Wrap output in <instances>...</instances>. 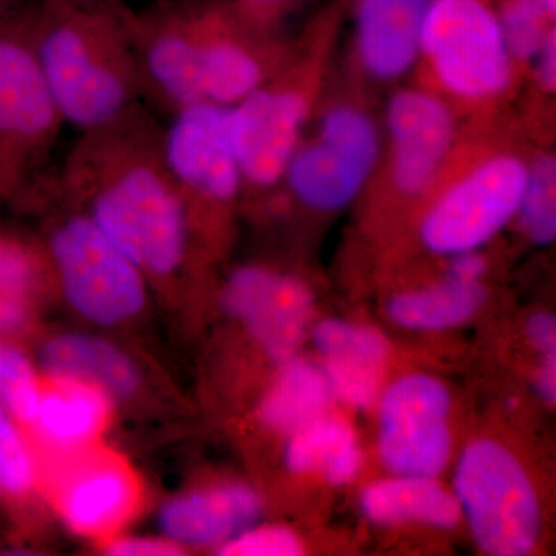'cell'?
Segmentation results:
<instances>
[{
	"mask_svg": "<svg viewBox=\"0 0 556 556\" xmlns=\"http://www.w3.org/2000/svg\"><path fill=\"white\" fill-rule=\"evenodd\" d=\"M420 54L457 98L500 97L514 78V56L493 0H430Z\"/></svg>",
	"mask_w": 556,
	"mask_h": 556,
	"instance_id": "obj_5",
	"label": "cell"
},
{
	"mask_svg": "<svg viewBox=\"0 0 556 556\" xmlns=\"http://www.w3.org/2000/svg\"><path fill=\"white\" fill-rule=\"evenodd\" d=\"M371 170L342 149L317 139L295 150L285 178L299 200L320 211L345 206L364 188Z\"/></svg>",
	"mask_w": 556,
	"mask_h": 556,
	"instance_id": "obj_19",
	"label": "cell"
},
{
	"mask_svg": "<svg viewBox=\"0 0 556 556\" xmlns=\"http://www.w3.org/2000/svg\"><path fill=\"white\" fill-rule=\"evenodd\" d=\"M484 299L479 281L448 276L434 287L397 295L388 305V313L405 328L445 329L467 321L481 308Z\"/></svg>",
	"mask_w": 556,
	"mask_h": 556,
	"instance_id": "obj_24",
	"label": "cell"
},
{
	"mask_svg": "<svg viewBox=\"0 0 556 556\" xmlns=\"http://www.w3.org/2000/svg\"><path fill=\"white\" fill-rule=\"evenodd\" d=\"M529 166L514 155L485 160L442 193L422 223L437 254L477 251L518 214Z\"/></svg>",
	"mask_w": 556,
	"mask_h": 556,
	"instance_id": "obj_7",
	"label": "cell"
},
{
	"mask_svg": "<svg viewBox=\"0 0 556 556\" xmlns=\"http://www.w3.org/2000/svg\"><path fill=\"white\" fill-rule=\"evenodd\" d=\"M50 2H64V3H91V0H50Z\"/></svg>",
	"mask_w": 556,
	"mask_h": 556,
	"instance_id": "obj_38",
	"label": "cell"
},
{
	"mask_svg": "<svg viewBox=\"0 0 556 556\" xmlns=\"http://www.w3.org/2000/svg\"><path fill=\"white\" fill-rule=\"evenodd\" d=\"M527 236L538 244H548L556 236V163L541 156L529 167L518 214Z\"/></svg>",
	"mask_w": 556,
	"mask_h": 556,
	"instance_id": "obj_29",
	"label": "cell"
},
{
	"mask_svg": "<svg viewBox=\"0 0 556 556\" xmlns=\"http://www.w3.org/2000/svg\"><path fill=\"white\" fill-rule=\"evenodd\" d=\"M50 254L62 294L91 324L116 327L144 308V274L89 215L62 222L51 233Z\"/></svg>",
	"mask_w": 556,
	"mask_h": 556,
	"instance_id": "obj_6",
	"label": "cell"
},
{
	"mask_svg": "<svg viewBox=\"0 0 556 556\" xmlns=\"http://www.w3.org/2000/svg\"><path fill=\"white\" fill-rule=\"evenodd\" d=\"M318 139L342 149L368 170L375 169L378 163V129L361 110L348 105L329 110L321 119Z\"/></svg>",
	"mask_w": 556,
	"mask_h": 556,
	"instance_id": "obj_30",
	"label": "cell"
},
{
	"mask_svg": "<svg viewBox=\"0 0 556 556\" xmlns=\"http://www.w3.org/2000/svg\"><path fill=\"white\" fill-rule=\"evenodd\" d=\"M226 13H172L155 22L144 46L153 87L177 109L193 104L232 108L262 87L257 58L223 33Z\"/></svg>",
	"mask_w": 556,
	"mask_h": 556,
	"instance_id": "obj_2",
	"label": "cell"
},
{
	"mask_svg": "<svg viewBox=\"0 0 556 556\" xmlns=\"http://www.w3.org/2000/svg\"><path fill=\"white\" fill-rule=\"evenodd\" d=\"M430 0H356L354 25L358 60L376 79L405 75L420 56Z\"/></svg>",
	"mask_w": 556,
	"mask_h": 556,
	"instance_id": "obj_15",
	"label": "cell"
},
{
	"mask_svg": "<svg viewBox=\"0 0 556 556\" xmlns=\"http://www.w3.org/2000/svg\"><path fill=\"white\" fill-rule=\"evenodd\" d=\"M283 364L260 405V419L270 430L292 434L324 416L332 390L324 369L311 362L291 357Z\"/></svg>",
	"mask_w": 556,
	"mask_h": 556,
	"instance_id": "obj_23",
	"label": "cell"
},
{
	"mask_svg": "<svg viewBox=\"0 0 556 556\" xmlns=\"http://www.w3.org/2000/svg\"><path fill=\"white\" fill-rule=\"evenodd\" d=\"M115 17L91 3L50 2L35 40L36 56L62 121L80 130L112 127L127 112L131 84Z\"/></svg>",
	"mask_w": 556,
	"mask_h": 556,
	"instance_id": "obj_1",
	"label": "cell"
},
{
	"mask_svg": "<svg viewBox=\"0 0 556 556\" xmlns=\"http://www.w3.org/2000/svg\"><path fill=\"white\" fill-rule=\"evenodd\" d=\"M362 508L376 525L402 522L450 529L459 521L456 497L433 478L397 477L369 485L362 496Z\"/></svg>",
	"mask_w": 556,
	"mask_h": 556,
	"instance_id": "obj_20",
	"label": "cell"
},
{
	"mask_svg": "<svg viewBox=\"0 0 556 556\" xmlns=\"http://www.w3.org/2000/svg\"><path fill=\"white\" fill-rule=\"evenodd\" d=\"M486 269L485 260L475 251L456 254L450 268V277L457 280L479 281Z\"/></svg>",
	"mask_w": 556,
	"mask_h": 556,
	"instance_id": "obj_36",
	"label": "cell"
},
{
	"mask_svg": "<svg viewBox=\"0 0 556 556\" xmlns=\"http://www.w3.org/2000/svg\"><path fill=\"white\" fill-rule=\"evenodd\" d=\"M61 121L35 47L0 36V141L36 148Z\"/></svg>",
	"mask_w": 556,
	"mask_h": 556,
	"instance_id": "obj_13",
	"label": "cell"
},
{
	"mask_svg": "<svg viewBox=\"0 0 556 556\" xmlns=\"http://www.w3.org/2000/svg\"><path fill=\"white\" fill-rule=\"evenodd\" d=\"M223 305L247 325L270 357L287 362L305 338L313 295L295 278L247 266L226 281Z\"/></svg>",
	"mask_w": 556,
	"mask_h": 556,
	"instance_id": "obj_11",
	"label": "cell"
},
{
	"mask_svg": "<svg viewBox=\"0 0 556 556\" xmlns=\"http://www.w3.org/2000/svg\"><path fill=\"white\" fill-rule=\"evenodd\" d=\"M447 388L430 376L396 380L380 401L379 453L397 477L434 478L447 467Z\"/></svg>",
	"mask_w": 556,
	"mask_h": 556,
	"instance_id": "obj_8",
	"label": "cell"
},
{
	"mask_svg": "<svg viewBox=\"0 0 556 556\" xmlns=\"http://www.w3.org/2000/svg\"><path fill=\"white\" fill-rule=\"evenodd\" d=\"M163 164L178 188L219 203L232 200L243 178L230 139L229 108L204 102L178 109L164 138Z\"/></svg>",
	"mask_w": 556,
	"mask_h": 556,
	"instance_id": "obj_9",
	"label": "cell"
},
{
	"mask_svg": "<svg viewBox=\"0 0 556 556\" xmlns=\"http://www.w3.org/2000/svg\"><path fill=\"white\" fill-rule=\"evenodd\" d=\"M38 364L53 382L93 388L112 402L134 396L141 382L137 364L126 351L91 334L54 336L39 348Z\"/></svg>",
	"mask_w": 556,
	"mask_h": 556,
	"instance_id": "obj_16",
	"label": "cell"
},
{
	"mask_svg": "<svg viewBox=\"0 0 556 556\" xmlns=\"http://www.w3.org/2000/svg\"><path fill=\"white\" fill-rule=\"evenodd\" d=\"M495 9L514 60H533L555 31L556 0H497Z\"/></svg>",
	"mask_w": 556,
	"mask_h": 556,
	"instance_id": "obj_26",
	"label": "cell"
},
{
	"mask_svg": "<svg viewBox=\"0 0 556 556\" xmlns=\"http://www.w3.org/2000/svg\"><path fill=\"white\" fill-rule=\"evenodd\" d=\"M529 338L541 353H556V324L551 314H536L530 318Z\"/></svg>",
	"mask_w": 556,
	"mask_h": 556,
	"instance_id": "obj_34",
	"label": "cell"
},
{
	"mask_svg": "<svg viewBox=\"0 0 556 556\" xmlns=\"http://www.w3.org/2000/svg\"><path fill=\"white\" fill-rule=\"evenodd\" d=\"M536 61V75L540 79L541 86L544 89L554 91L556 86V36L555 31H552L544 40L541 49L538 50L536 56L533 58Z\"/></svg>",
	"mask_w": 556,
	"mask_h": 556,
	"instance_id": "obj_35",
	"label": "cell"
},
{
	"mask_svg": "<svg viewBox=\"0 0 556 556\" xmlns=\"http://www.w3.org/2000/svg\"><path fill=\"white\" fill-rule=\"evenodd\" d=\"M36 485V460L22 428L0 407V507L22 503Z\"/></svg>",
	"mask_w": 556,
	"mask_h": 556,
	"instance_id": "obj_28",
	"label": "cell"
},
{
	"mask_svg": "<svg viewBox=\"0 0 556 556\" xmlns=\"http://www.w3.org/2000/svg\"><path fill=\"white\" fill-rule=\"evenodd\" d=\"M455 497L482 551L525 556L541 530L540 504L517 457L490 439L471 442L459 457Z\"/></svg>",
	"mask_w": 556,
	"mask_h": 556,
	"instance_id": "obj_4",
	"label": "cell"
},
{
	"mask_svg": "<svg viewBox=\"0 0 556 556\" xmlns=\"http://www.w3.org/2000/svg\"><path fill=\"white\" fill-rule=\"evenodd\" d=\"M182 548L166 538L129 536L112 541L105 547V554L113 556H175Z\"/></svg>",
	"mask_w": 556,
	"mask_h": 556,
	"instance_id": "obj_32",
	"label": "cell"
},
{
	"mask_svg": "<svg viewBox=\"0 0 556 556\" xmlns=\"http://www.w3.org/2000/svg\"><path fill=\"white\" fill-rule=\"evenodd\" d=\"M137 497L134 481L123 467L94 463L73 475L62 490L65 522L84 535H98L118 526Z\"/></svg>",
	"mask_w": 556,
	"mask_h": 556,
	"instance_id": "obj_18",
	"label": "cell"
},
{
	"mask_svg": "<svg viewBox=\"0 0 556 556\" xmlns=\"http://www.w3.org/2000/svg\"><path fill=\"white\" fill-rule=\"evenodd\" d=\"M314 343L332 394L353 407L371 405L388 357L386 338L372 328L325 320L314 331Z\"/></svg>",
	"mask_w": 556,
	"mask_h": 556,
	"instance_id": "obj_17",
	"label": "cell"
},
{
	"mask_svg": "<svg viewBox=\"0 0 556 556\" xmlns=\"http://www.w3.org/2000/svg\"><path fill=\"white\" fill-rule=\"evenodd\" d=\"M89 217L146 277L177 273L188 249V219L164 164L131 159L109 167Z\"/></svg>",
	"mask_w": 556,
	"mask_h": 556,
	"instance_id": "obj_3",
	"label": "cell"
},
{
	"mask_svg": "<svg viewBox=\"0 0 556 556\" xmlns=\"http://www.w3.org/2000/svg\"><path fill=\"white\" fill-rule=\"evenodd\" d=\"M262 514V501L244 485L186 493L169 501L159 515L161 533L185 547L222 546L252 527Z\"/></svg>",
	"mask_w": 556,
	"mask_h": 556,
	"instance_id": "obj_14",
	"label": "cell"
},
{
	"mask_svg": "<svg viewBox=\"0 0 556 556\" xmlns=\"http://www.w3.org/2000/svg\"><path fill=\"white\" fill-rule=\"evenodd\" d=\"M287 466L294 473H320L331 484L353 481L362 468V452L353 428L338 419H318L292 433Z\"/></svg>",
	"mask_w": 556,
	"mask_h": 556,
	"instance_id": "obj_22",
	"label": "cell"
},
{
	"mask_svg": "<svg viewBox=\"0 0 556 556\" xmlns=\"http://www.w3.org/2000/svg\"><path fill=\"white\" fill-rule=\"evenodd\" d=\"M223 556H295L302 555L299 538L278 526L249 527L215 548Z\"/></svg>",
	"mask_w": 556,
	"mask_h": 556,
	"instance_id": "obj_31",
	"label": "cell"
},
{
	"mask_svg": "<svg viewBox=\"0 0 556 556\" xmlns=\"http://www.w3.org/2000/svg\"><path fill=\"white\" fill-rule=\"evenodd\" d=\"M544 365L538 372L536 388L541 397L555 402L556 396V353L544 354Z\"/></svg>",
	"mask_w": 556,
	"mask_h": 556,
	"instance_id": "obj_37",
	"label": "cell"
},
{
	"mask_svg": "<svg viewBox=\"0 0 556 556\" xmlns=\"http://www.w3.org/2000/svg\"><path fill=\"white\" fill-rule=\"evenodd\" d=\"M300 0H233L237 16L249 22L276 21Z\"/></svg>",
	"mask_w": 556,
	"mask_h": 556,
	"instance_id": "obj_33",
	"label": "cell"
},
{
	"mask_svg": "<svg viewBox=\"0 0 556 556\" xmlns=\"http://www.w3.org/2000/svg\"><path fill=\"white\" fill-rule=\"evenodd\" d=\"M387 127L397 189L407 195L426 192L455 139V121L447 105L426 91H399L388 104Z\"/></svg>",
	"mask_w": 556,
	"mask_h": 556,
	"instance_id": "obj_12",
	"label": "cell"
},
{
	"mask_svg": "<svg viewBox=\"0 0 556 556\" xmlns=\"http://www.w3.org/2000/svg\"><path fill=\"white\" fill-rule=\"evenodd\" d=\"M308 104L298 91L263 89L229 108V129L243 181L269 188L285 178L300 146Z\"/></svg>",
	"mask_w": 556,
	"mask_h": 556,
	"instance_id": "obj_10",
	"label": "cell"
},
{
	"mask_svg": "<svg viewBox=\"0 0 556 556\" xmlns=\"http://www.w3.org/2000/svg\"><path fill=\"white\" fill-rule=\"evenodd\" d=\"M42 391L31 430L54 448L89 444L104 427L112 401L101 391L76 383H58Z\"/></svg>",
	"mask_w": 556,
	"mask_h": 556,
	"instance_id": "obj_21",
	"label": "cell"
},
{
	"mask_svg": "<svg viewBox=\"0 0 556 556\" xmlns=\"http://www.w3.org/2000/svg\"><path fill=\"white\" fill-rule=\"evenodd\" d=\"M35 257L16 241L0 240V339H13L31 324L39 294Z\"/></svg>",
	"mask_w": 556,
	"mask_h": 556,
	"instance_id": "obj_25",
	"label": "cell"
},
{
	"mask_svg": "<svg viewBox=\"0 0 556 556\" xmlns=\"http://www.w3.org/2000/svg\"><path fill=\"white\" fill-rule=\"evenodd\" d=\"M42 391L38 369L27 354L13 340L0 339V407L21 428H30Z\"/></svg>",
	"mask_w": 556,
	"mask_h": 556,
	"instance_id": "obj_27",
	"label": "cell"
}]
</instances>
